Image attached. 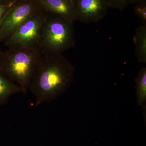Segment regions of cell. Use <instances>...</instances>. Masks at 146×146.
<instances>
[{
    "mask_svg": "<svg viewBox=\"0 0 146 146\" xmlns=\"http://www.w3.org/2000/svg\"><path fill=\"white\" fill-rule=\"evenodd\" d=\"M43 53L39 46L9 47L6 52H3L0 71L18 84L23 94H26L38 60Z\"/></svg>",
    "mask_w": 146,
    "mask_h": 146,
    "instance_id": "cell-2",
    "label": "cell"
},
{
    "mask_svg": "<svg viewBox=\"0 0 146 146\" xmlns=\"http://www.w3.org/2000/svg\"><path fill=\"white\" fill-rule=\"evenodd\" d=\"M52 14L47 15L39 46L44 53L61 54L74 42L73 23Z\"/></svg>",
    "mask_w": 146,
    "mask_h": 146,
    "instance_id": "cell-3",
    "label": "cell"
},
{
    "mask_svg": "<svg viewBox=\"0 0 146 146\" xmlns=\"http://www.w3.org/2000/svg\"><path fill=\"white\" fill-rule=\"evenodd\" d=\"M134 8L135 13L144 22H146V1L142 0L137 3Z\"/></svg>",
    "mask_w": 146,
    "mask_h": 146,
    "instance_id": "cell-11",
    "label": "cell"
},
{
    "mask_svg": "<svg viewBox=\"0 0 146 146\" xmlns=\"http://www.w3.org/2000/svg\"><path fill=\"white\" fill-rule=\"evenodd\" d=\"M3 52H0V61L1 60Z\"/></svg>",
    "mask_w": 146,
    "mask_h": 146,
    "instance_id": "cell-15",
    "label": "cell"
},
{
    "mask_svg": "<svg viewBox=\"0 0 146 146\" xmlns=\"http://www.w3.org/2000/svg\"><path fill=\"white\" fill-rule=\"evenodd\" d=\"M137 97L138 104L145 108L146 102V69L143 68L140 71L136 80Z\"/></svg>",
    "mask_w": 146,
    "mask_h": 146,
    "instance_id": "cell-10",
    "label": "cell"
},
{
    "mask_svg": "<svg viewBox=\"0 0 146 146\" xmlns=\"http://www.w3.org/2000/svg\"><path fill=\"white\" fill-rule=\"evenodd\" d=\"M20 92L21 90L18 84L0 71V106L5 104L11 97Z\"/></svg>",
    "mask_w": 146,
    "mask_h": 146,
    "instance_id": "cell-8",
    "label": "cell"
},
{
    "mask_svg": "<svg viewBox=\"0 0 146 146\" xmlns=\"http://www.w3.org/2000/svg\"><path fill=\"white\" fill-rule=\"evenodd\" d=\"M46 10L73 23L76 20L75 0H39Z\"/></svg>",
    "mask_w": 146,
    "mask_h": 146,
    "instance_id": "cell-7",
    "label": "cell"
},
{
    "mask_svg": "<svg viewBox=\"0 0 146 146\" xmlns=\"http://www.w3.org/2000/svg\"><path fill=\"white\" fill-rule=\"evenodd\" d=\"M13 5V3H12L9 4H0V25L3 17L5 15L6 13Z\"/></svg>",
    "mask_w": 146,
    "mask_h": 146,
    "instance_id": "cell-13",
    "label": "cell"
},
{
    "mask_svg": "<svg viewBox=\"0 0 146 146\" xmlns=\"http://www.w3.org/2000/svg\"><path fill=\"white\" fill-rule=\"evenodd\" d=\"M141 1H142V0H128V2L133 3H138Z\"/></svg>",
    "mask_w": 146,
    "mask_h": 146,
    "instance_id": "cell-14",
    "label": "cell"
},
{
    "mask_svg": "<svg viewBox=\"0 0 146 146\" xmlns=\"http://www.w3.org/2000/svg\"><path fill=\"white\" fill-rule=\"evenodd\" d=\"M136 44V53L138 60L145 63L146 61V29L145 27L138 29L134 36Z\"/></svg>",
    "mask_w": 146,
    "mask_h": 146,
    "instance_id": "cell-9",
    "label": "cell"
},
{
    "mask_svg": "<svg viewBox=\"0 0 146 146\" xmlns=\"http://www.w3.org/2000/svg\"><path fill=\"white\" fill-rule=\"evenodd\" d=\"M76 20L95 22L103 18L109 7L106 0H75Z\"/></svg>",
    "mask_w": 146,
    "mask_h": 146,
    "instance_id": "cell-6",
    "label": "cell"
},
{
    "mask_svg": "<svg viewBox=\"0 0 146 146\" xmlns=\"http://www.w3.org/2000/svg\"><path fill=\"white\" fill-rule=\"evenodd\" d=\"M47 16L46 13L37 12L6 39L5 45L9 47L39 46Z\"/></svg>",
    "mask_w": 146,
    "mask_h": 146,
    "instance_id": "cell-4",
    "label": "cell"
},
{
    "mask_svg": "<svg viewBox=\"0 0 146 146\" xmlns=\"http://www.w3.org/2000/svg\"><path fill=\"white\" fill-rule=\"evenodd\" d=\"M33 1H24L7 11L0 25V42L5 41L26 21L38 12Z\"/></svg>",
    "mask_w": 146,
    "mask_h": 146,
    "instance_id": "cell-5",
    "label": "cell"
},
{
    "mask_svg": "<svg viewBox=\"0 0 146 146\" xmlns=\"http://www.w3.org/2000/svg\"><path fill=\"white\" fill-rule=\"evenodd\" d=\"M109 7L117 9L125 8L128 4V0H106Z\"/></svg>",
    "mask_w": 146,
    "mask_h": 146,
    "instance_id": "cell-12",
    "label": "cell"
},
{
    "mask_svg": "<svg viewBox=\"0 0 146 146\" xmlns=\"http://www.w3.org/2000/svg\"><path fill=\"white\" fill-rule=\"evenodd\" d=\"M25 1H39V0H23Z\"/></svg>",
    "mask_w": 146,
    "mask_h": 146,
    "instance_id": "cell-16",
    "label": "cell"
},
{
    "mask_svg": "<svg viewBox=\"0 0 146 146\" xmlns=\"http://www.w3.org/2000/svg\"><path fill=\"white\" fill-rule=\"evenodd\" d=\"M74 73L73 65L61 54L43 52L29 86L36 105L51 102L64 93L72 82Z\"/></svg>",
    "mask_w": 146,
    "mask_h": 146,
    "instance_id": "cell-1",
    "label": "cell"
},
{
    "mask_svg": "<svg viewBox=\"0 0 146 146\" xmlns=\"http://www.w3.org/2000/svg\"><path fill=\"white\" fill-rule=\"evenodd\" d=\"M9 1V0H0V1Z\"/></svg>",
    "mask_w": 146,
    "mask_h": 146,
    "instance_id": "cell-17",
    "label": "cell"
}]
</instances>
